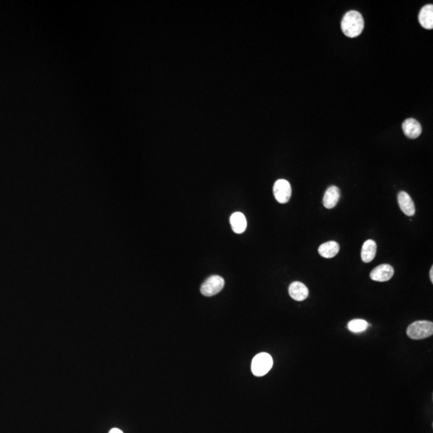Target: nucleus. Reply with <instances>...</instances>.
I'll use <instances>...</instances> for the list:
<instances>
[{
  "instance_id": "423d86ee",
  "label": "nucleus",
  "mask_w": 433,
  "mask_h": 433,
  "mask_svg": "<svg viewBox=\"0 0 433 433\" xmlns=\"http://www.w3.org/2000/svg\"><path fill=\"white\" fill-rule=\"evenodd\" d=\"M394 269L388 264H383L373 269L370 274V277L373 281L387 282L393 277Z\"/></svg>"
},
{
  "instance_id": "ddd939ff",
  "label": "nucleus",
  "mask_w": 433,
  "mask_h": 433,
  "mask_svg": "<svg viewBox=\"0 0 433 433\" xmlns=\"http://www.w3.org/2000/svg\"><path fill=\"white\" fill-rule=\"evenodd\" d=\"M376 251L377 245L375 241L373 240L366 241L362 245V250H361V258L362 262L366 263H371L375 258Z\"/></svg>"
},
{
  "instance_id": "f8f14e48",
  "label": "nucleus",
  "mask_w": 433,
  "mask_h": 433,
  "mask_svg": "<svg viewBox=\"0 0 433 433\" xmlns=\"http://www.w3.org/2000/svg\"><path fill=\"white\" fill-rule=\"evenodd\" d=\"M229 221L234 233H242L246 230L247 221L246 216L242 213L236 212L233 214L229 218Z\"/></svg>"
},
{
  "instance_id": "9b49d317",
  "label": "nucleus",
  "mask_w": 433,
  "mask_h": 433,
  "mask_svg": "<svg viewBox=\"0 0 433 433\" xmlns=\"http://www.w3.org/2000/svg\"><path fill=\"white\" fill-rule=\"evenodd\" d=\"M419 22L422 27L426 29H432L433 27V5H425L419 13Z\"/></svg>"
},
{
  "instance_id": "0eeeda50",
  "label": "nucleus",
  "mask_w": 433,
  "mask_h": 433,
  "mask_svg": "<svg viewBox=\"0 0 433 433\" xmlns=\"http://www.w3.org/2000/svg\"><path fill=\"white\" fill-rule=\"evenodd\" d=\"M402 129L404 134L411 139L419 138L422 133L421 124L414 118H408L405 120L403 122Z\"/></svg>"
},
{
  "instance_id": "9d476101",
  "label": "nucleus",
  "mask_w": 433,
  "mask_h": 433,
  "mask_svg": "<svg viewBox=\"0 0 433 433\" xmlns=\"http://www.w3.org/2000/svg\"><path fill=\"white\" fill-rule=\"evenodd\" d=\"M340 198V190L337 186H331L325 192L323 206L327 209H332L337 205Z\"/></svg>"
},
{
  "instance_id": "1a4fd4ad",
  "label": "nucleus",
  "mask_w": 433,
  "mask_h": 433,
  "mask_svg": "<svg viewBox=\"0 0 433 433\" xmlns=\"http://www.w3.org/2000/svg\"><path fill=\"white\" fill-rule=\"evenodd\" d=\"M289 294L295 301H303L309 295V289L300 282H294L289 287Z\"/></svg>"
},
{
  "instance_id": "dca6fc26",
  "label": "nucleus",
  "mask_w": 433,
  "mask_h": 433,
  "mask_svg": "<svg viewBox=\"0 0 433 433\" xmlns=\"http://www.w3.org/2000/svg\"><path fill=\"white\" fill-rule=\"evenodd\" d=\"M108 433H124L123 432L121 431V429H111L110 431Z\"/></svg>"
},
{
  "instance_id": "20e7f679",
  "label": "nucleus",
  "mask_w": 433,
  "mask_h": 433,
  "mask_svg": "<svg viewBox=\"0 0 433 433\" xmlns=\"http://www.w3.org/2000/svg\"><path fill=\"white\" fill-rule=\"evenodd\" d=\"M225 286L223 278L219 275H212L206 280L201 287V293L207 297L216 295Z\"/></svg>"
},
{
  "instance_id": "f03ea898",
  "label": "nucleus",
  "mask_w": 433,
  "mask_h": 433,
  "mask_svg": "<svg viewBox=\"0 0 433 433\" xmlns=\"http://www.w3.org/2000/svg\"><path fill=\"white\" fill-rule=\"evenodd\" d=\"M407 335L412 340H424L433 335V322L420 320L409 325L407 329Z\"/></svg>"
},
{
  "instance_id": "f3484780",
  "label": "nucleus",
  "mask_w": 433,
  "mask_h": 433,
  "mask_svg": "<svg viewBox=\"0 0 433 433\" xmlns=\"http://www.w3.org/2000/svg\"><path fill=\"white\" fill-rule=\"evenodd\" d=\"M430 279H431L432 284H433V267H432L430 270Z\"/></svg>"
},
{
  "instance_id": "39448f33",
  "label": "nucleus",
  "mask_w": 433,
  "mask_h": 433,
  "mask_svg": "<svg viewBox=\"0 0 433 433\" xmlns=\"http://www.w3.org/2000/svg\"><path fill=\"white\" fill-rule=\"evenodd\" d=\"M273 192L277 202L285 204L289 202L291 197V186L287 180L279 179L274 185Z\"/></svg>"
},
{
  "instance_id": "6e6552de",
  "label": "nucleus",
  "mask_w": 433,
  "mask_h": 433,
  "mask_svg": "<svg viewBox=\"0 0 433 433\" xmlns=\"http://www.w3.org/2000/svg\"><path fill=\"white\" fill-rule=\"evenodd\" d=\"M398 203L400 208L404 215L407 216H413L416 213V207L413 199L406 192L401 191L397 197Z\"/></svg>"
},
{
  "instance_id": "f257e3e1",
  "label": "nucleus",
  "mask_w": 433,
  "mask_h": 433,
  "mask_svg": "<svg viewBox=\"0 0 433 433\" xmlns=\"http://www.w3.org/2000/svg\"><path fill=\"white\" fill-rule=\"evenodd\" d=\"M342 31L348 37L354 38L360 36L364 27V20L361 13L357 10H350L346 13L342 19Z\"/></svg>"
},
{
  "instance_id": "2eb2a0df",
  "label": "nucleus",
  "mask_w": 433,
  "mask_h": 433,
  "mask_svg": "<svg viewBox=\"0 0 433 433\" xmlns=\"http://www.w3.org/2000/svg\"><path fill=\"white\" fill-rule=\"evenodd\" d=\"M367 327H368V323L364 319H352L348 324V330L354 333H361L362 331H366Z\"/></svg>"
},
{
  "instance_id": "4468645a",
  "label": "nucleus",
  "mask_w": 433,
  "mask_h": 433,
  "mask_svg": "<svg viewBox=\"0 0 433 433\" xmlns=\"http://www.w3.org/2000/svg\"><path fill=\"white\" fill-rule=\"evenodd\" d=\"M340 245L334 241L325 242L319 247V253L325 258H331L337 255L340 251Z\"/></svg>"
},
{
  "instance_id": "7ed1b4c3",
  "label": "nucleus",
  "mask_w": 433,
  "mask_h": 433,
  "mask_svg": "<svg viewBox=\"0 0 433 433\" xmlns=\"http://www.w3.org/2000/svg\"><path fill=\"white\" fill-rule=\"evenodd\" d=\"M273 366V359L271 355L262 352L254 356L251 362V371L255 376L267 375Z\"/></svg>"
}]
</instances>
